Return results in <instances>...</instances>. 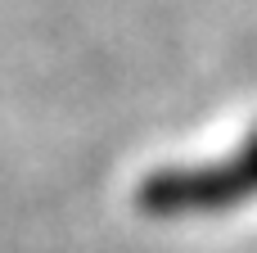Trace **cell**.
<instances>
[{
  "mask_svg": "<svg viewBox=\"0 0 257 253\" xmlns=\"http://www.w3.org/2000/svg\"><path fill=\"white\" fill-rule=\"evenodd\" d=\"M257 199V136L239 145L235 158L226 163H203V167H167L140 181L136 204L154 217H185V213H212Z\"/></svg>",
  "mask_w": 257,
  "mask_h": 253,
  "instance_id": "1",
  "label": "cell"
}]
</instances>
